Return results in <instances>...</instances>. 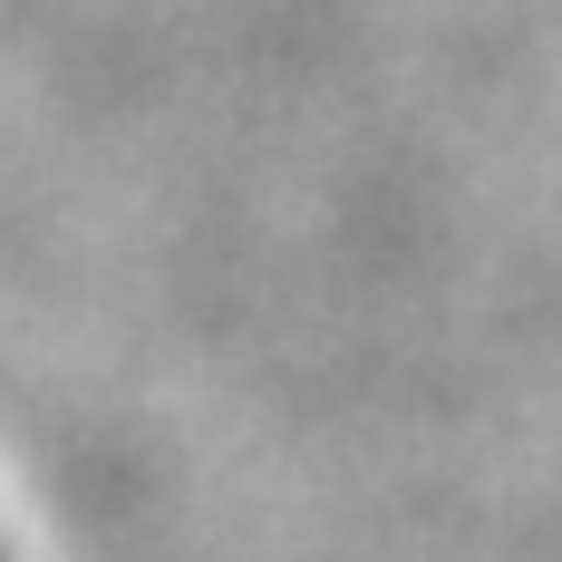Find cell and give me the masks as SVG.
Returning <instances> with one entry per match:
<instances>
[{"mask_svg":"<svg viewBox=\"0 0 562 562\" xmlns=\"http://www.w3.org/2000/svg\"><path fill=\"white\" fill-rule=\"evenodd\" d=\"M0 562H10V553H0Z\"/></svg>","mask_w":562,"mask_h":562,"instance_id":"cell-1","label":"cell"}]
</instances>
